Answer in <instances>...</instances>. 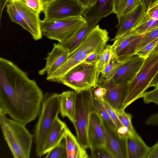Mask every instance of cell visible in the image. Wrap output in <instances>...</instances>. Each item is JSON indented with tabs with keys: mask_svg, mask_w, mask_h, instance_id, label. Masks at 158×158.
Returning <instances> with one entry per match:
<instances>
[{
	"mask_svg": "<svg viewBox=\"0 0 158 158\" xmlns=\"http://www.w3.org/2000/svg\"><path fill=\"white\" fill-rule=\"evenodd\" d=\"M69 55L68 51L61 44L54 43L52 49L45 58V66L38 71L39 74H46V77L49 76L67 60Z\"/></svg>",
	"mask_w": 158,
	"mask_h": 158,
	"instance_id": "13",
	"label": "cell"
},
{
	"mask_svg": "<svg viewBox=\"0 0 158 158\" xmlns=\"http://www.w3.org/2000/svg\"><path fill=\"white\" fill-rule=\"evenodd\" d=\"M148 126H158V113L151 115L146 120Z\"/></svg>",
	"mask_w": 158,
	"mask_h": 158,
	"instance_id": "42",
	"label": "cell"
},
{
	"mask_svg": "<svg viewBox=\"0 0 158 158\" xmlns=\"http://www.w3.org/2000/svg\"><path fill=\"white\" fill-rule=\"evenodd\" d=\"M86 9L76 0H55L44 7L46 20L83 16Z\"/></svg>",
	"mask_w": 158,
	"mask_h": 158,
	"instance_id": "9",
	"label": "cell"
},
{
	"mask_svg": "<svg viewBox=\"0 0 158 158\" xmlns=\"http://www.w3.org/2000/svg\"><path fill=\"white\" fill-rule=\"evenodd\" d=\"M103 121L107 148L114 158H127L126 138Z\"/></svg>",
	"mask_w": 158,
	"mask_h": 158,
	"instance_id": "12",
	"label": "cell"
},
{
	"mask_svg": "<svg viewBox=\"0 0 158 158\" xmlns=\"http://www.w3.org/2000/svg\"><path fill=\"white\" fill-rule=\"evenodd\" d=\"M147 10L144 2H142L136 8L129 12L117 16L118 23L115 36L111 40L114 41L132 30L138 24Z\"/></svg>",
	"mask_w": 158,
	"mask_h": 158,
	"instance_id": "10",
	"label": "cell"
},
{
	"mask_svg": "<svg viewBox=\"0 0 158 158\" xmlns=\"http://www.w3.org/2000/svg\"><path fill=\"white\" fill-rule=\"evenodd\" d=\"M88 135L90 148L98 146H106L103 119L95 110L90 116Z\"/></svg>",
	"mask_w": 158,
	"mask_h": 158,
	"instance_id": "16",
	"label": "cell"
},
{
	"mask_svg": "<svg viewBox=\"0 0 158 158\" xmlns=\"http://www.w3.org/2000/svg\"><path fill=\"white\" fill-rule=\"evenodd\" d=\"M127 158H145L148 147L139 136H129L126 138Z\"/></svg>",
	"mask_w": 158,
	"mask_h": 158,
	"instance_id": "21",
	"label": "cell"
},
{
	"mask_svg": "<svg viewBox=\"0 0 158 158\" xmlns=\"http://www.w3.org/2000/svg\"><path fill=\"white\" fill-rule=\"evenodd\" d=\"M17 10L22 16L31 31V35L35 40L42 38L41 20L39 13L34 11L18 0H11Z\"/></svg>",
	"mask_w": 158,
	"mask_h": 158,
	"instance_id": "14",
	"label": "cell"
},
{
	"mask_svg": "<svg viewBox=\"0 0 158 158\" xmlns=\"http://www.w3.org/2000/svg\"><path fill=\"white\" fill-rule=\"evenodd\" d=\"M154 87L158 88V83L155 85Z\"/></svg>",
	"mask_w": 158,
	"mask_h": 158,
	"instance_id": "51",
	"label": "cell"
},
{
	"mask_svg": "<svg viewBox=\"0 0 158 158\" xmlns=\"http://www.w3.org/2000/svg\"><path fill=\"white\" fill-rule=\"evenodd\" d=\"M144 2L147 8V10L148 9L156 2L158 0H142Z\"/></svg>",
	"mask_w": 158,
	"mask_h": 158,
	"instance_id": "46",
	"label": "cell"
},
{
	"mask_svg": "<svg viewBox=\"0 0 158 158\" xmlns=\"http://www.w3.org/2000/svg\"><path fill=\"white\" fill-rule=\"evenodd\" d=\"M130 58L124 61H119L115 57H112L109 63L106 67L103 72L101 73L102 75L101 77L106 79L112 78L118 69L125 64Z\"/></svg>",
	"mask_w": 158,
	"mask_h": 158,
	"instance_id": "29",
	"label": "cell"
},
{
	"mask_svg": "<svg viewBox=\"0 0 158 158\" xmlns=\"http://www.w3.org/2000/svg\"><path fill=\"white\" fill-rule=\"evenodd\" d=\"M102 52L99 51H94L89 54L83 61L89 64L96 63L98 62L100 54Z\"/></svg>",
	"mask_w": 158,
	"mask_h": 158,
	"instance_id": "39",
	"label": "cell"
},
{
	"mask_svg": "<svg viewBox=\"0 0 158 158\" xmlns=\"http://www.w3.org/2000/svg\"><path fill=\"white\" fill-rule=\"evenodd\" d=\"M106 93V89L103 87L98 86L93 90L94 97L96 98L102 99Z\"/></svg>",
	"mask_w": 158,
	"mask_h": 158,
	"instance_id": "40",
	"label": "cell"
},
{
	"mask_svg": "<svg viewBox=\"0 0 158 158\" xmlns=\"http://www.w3.org/2000/svg\"><path fill=\"white\" fill-rule=\"evenodd\" d=\"M142 98L145 104L153 103L158 105V88H155L152 90L145 92Z\"/></svg>",
	"mask_w": 158,
	"mask_h": 158,
	"instance_id": "34",
	"label": "cell"
},
{
	"mask_svg": "<svg viewBox=\"0 0 158 158\" xmlns=\"http://www.w3.org/2000/svg\"><path fill=\"white\" fill-rule=\"evenodd\" d=\"M34 11L40 14L44 10L40 0H18Z\"/></svg>",
	"mask_w": 158,
	"mask_h": 158,
	"instance_id": "36",
	"label": "cell"
},
{
	"mask_svg": "<svg viewBox=\"0 0 158 158\" xmlns=\"http://www.w3.org/2000/svg\"><path fill=\"white\" fill-rule=\"evenodd\" d=\"M94 88L77 92L76 110L73 124L76 131L77 139L85 149L89 148L88 131L91 114L95 110L94 103Z\"/></svg>",
	"mask_w": 158,
	"mask_h": 158,
	"instance_id": "7",
	"label": "cell"
},
{
	"mask_svg": "<svg viewBox=\"0 0 158 158\" xmlns=\"http://www.w3.org/2000/svg\"><path fill=\"white\" fill-rule=\"evenodd\" d=\"M46 158H67L65 143L61 142L47 154Z\"/></svg>",
	"mask_w": 158,
	"mask_h": 158,
	"instance_id": "30",
	"label": "cell"
},
{
	"mask_svg": "<svg viewBox=\"0 0 158 158\" xmlns=\"http://www.w3.org/2000/svg\"><path fill=\"white\" fill-rule=\"evenodd\" d=\"M127 0H113L114 12L116 16L120 15Z\"/></svg>",
	"mask_w": 158,
	"mask_h": 158,
	"instance_id": "38",
	"label": "cell"
},
{
	"mask_svg": "<svg viewBox=\"0 0 158 158\" xmlns=\"http://www.w3.org/2000/svg\"><path fill=\"white\" fill-rule=\"evenodd\" d=\"M60 113L59 94L46 93L44 94L40 111L34 133L37 156H43V148L48 135Z\"/></svg>",
	"mask_w": 158,
	"mask_h": 158,
	"instance_id": "4",
	"label": "cell"
},
{
	"mask_svg": "<svg viewBox=\"0 0 158 158\" xmlns=\"http://www.w3.org/2000/svg\"><path fill=\"white\" fill-rule=\"evenodd\" d=\"M158 38V27L146 33L138 46L136 51Z\"/></svg>",
	"mask_w": 158,
	"mask_h": 158,
	"instance_id": "32",
	"label": "cell"
},
{
	"mask_svg": "<svg viewBox=\"0 0 158 158\" xmlns=\"http://www.w3.org/2000/svg\"><path fill=\"white\" fill-rule=\"evenodd\" d=\"M110 39L108 32L97 25L85 38L81 44L70 55L67 60L46 80L54 82L74 67L83 61L95 51L102 52Z\"/></svg>",
	"mask_w": 158,
	"mask_h": 158,
	"instance_id": "2",
	"label": "cell"
},
{
	"mask_svg": "<svg viewBox=\"0 0 158 158\" xmlns=\"http://www.w3.org/2000/svg\"><path fill=\"white\" fill-rule=\"evenodd\" d=\"M114 12L113 0H97L93 6L86 10L83 17L86 20L94 18L101 19Z\"/></svg>",
	"mask_w": 158,
	"mask_h": 158,
	"instance_id": "20",
	"label": "cell"
},
{
	"mask_svg": "<svg viewBox=\"0 0 158 158\" xmlns=\"http://www.w3.org/2000/svg\"><path fill=\"white\" fill-rule=\"evenodd\" d=\"M11 0H0V19L1 18V16L2 12L3 9L7 3H9Z\"/></svg>",
	"mask_w": 158,
	"mask_h": 158,
	"instance_id": "45",
	"label": "cell"
},
{
	"mask_svg": "<svg viewBox=\"0 0 158 158\" xmlns=\"http://www.w3.org/2000/svg\"><path fill=\"white\" fill-rule=\"evenodd\" d=\"M83 7L86 9L93 6L96 3L97 0H76Z\"/></svg>",
	"mask_w": 158,
	"mask_h": 158,
	"instance_id": "43",
	"label": "cell"
},
{
	"mask_svg": "<svg viewBox=\"0 0 158 158\" xmlns=\"http://www.w3.org/2000/svg\"><path fill=\"white\" fill-rule=\"evenodd\" d=\"M0 108V124L4 139L15 158H29L33 135L23 123L7 117Z\"/></svg>",
	"mask_w": 158,
	"mask_h": 158,
	"instance_id": "3",
	"label": "cell"
},
{
	"mask_svg": "<svg viewBox=\"0 0 158 158\" xmlns=\"http://www.w3.org/2000/svg\"><path fill=\"white\" fill-rule=\"evenodd\" d=\"M101 19L94 18L87 21L86 23L69 39L61 43L68 51L70 55L81 44L89 32Z\"/></svg>",
	"mask_w": 158,
	"mask_h": 158,
	"instance_id": "17",
	"label": "cell"
},
{
	"mask_svg": "<svg viewBox=\"0 0 158 158\" xmlns=\"http://www.w3.org/2000/svg\"><path fill=\"white\" fill-rule=\"evenodd\" d=\"M100 73L98 62L89 64L82 61L54 82L62 84L78 92L97 86Z\"/></svg>",
	"mask_w": 158,
	"mask_h": 158,
	"instance_id": "6",
	"label": "cell"
},
{
	"mask_svg": "<svg viewBox=\"0 0 158 158\" xmlns=\"http://www.w3.org/2000/svg\"><path fill=\"white\" fill-rule=\"evenodd\" d=\"M83 16L54 20H41L42 35L61 44L66 41L85 24Z\"/></svg>",
	"mask_w": 158,
	"mask_h": 158,
	"instance_id": "8",
	"label": "cell"
},
{
	"mask_svg": "<svg viewBox=\"0 0 158 158\" xmlns=\"http://www.w3.org/2000/svg\"><path fill=\"white\" fill-rule=\"evenodd\" d=\"M139 35L131 30L114 41L111 45L112 57L115 58L122 50Z\"/></svg>",
	"mask_w": 158,
	"mask_h": 158,
	"instance_id": "23",
	"label": "cell"
},
{
	"mask_svg": "<svg viewBox=\"0 0 158 158\" xmlns=\"http://www.w3.org/2000/svg\"><path fill=\"white\" fill-rule=\"evenodd\" d=\"M44 98L35 81L11 61L0 58V108L25 125L40 114Z\"/></svg>",
	"mask_w": 158,
	"mask_h": 158,
	"instance_id": "1",
	"label": "cell"
},
{
	"mask_svg": "<svg viewBox=\"0 0 158 158\" xmlns=\"http://www.w3.org/2000/svg\"><path fill=\"white\" fill-rule=\"evenodd\" d=\"M146 33L139 35L122 50L115 57L119 61H124L135 55L138 46L144 38Z\"/></svg>",
	"mask_w": 158,
	"mask_h": 158,
	"instance_id": "25",
	"label": "cell"
},
{
	"mask_svg": "<svg viewBox=\"0 0 158 158\" xmlns=\"http://www.w3.org/2000/svg\"><path fill=\"white\" fill-rule=\"evenodd\" d=\"M94 158H114L106 146H98L90 148Z\"/></svg>",
	"mask_w": 158,
	"mask_h": 158,
	"instance_id": "31",
	"label": "cell"
},
{
	"mask_svg": "<svg viewBox=\"0 0 158 158\" xmlns=\"http://www.w3.org/2000/svg\"><path fill=\"white\" fill-rule=\"evenodd\" d=\"M158 42V38L136 52L135 54L145 59L152 52Z\"/></svg>",
	"mask_w": 158,
	"mask_h": 158,
	"instance_id": "33",
	"label": "cell"
},
{
	"mask_svg": "<svg viewBox=\"0 0 158 158\" xmlns=\"http://www.w3.org/2000/svg\"><path fill=\"white\" fill-rule=\"evenodd\" d=\"M158 27V19L152 18L146 12L137 25L132 30L139 35L148 32Z\"/></svg>",
	"mask_w": 158,
	"mask_h": 158,
	"instance_id": "24",
	"label": "cell"
},
{
	"mask_svg": "<svg viewBox=\"0 0 158 158\" xmlns=\"http://www.w3.org/2000/svg\"><path fill=\"white\" fill-rule=\"evenodd\" d=\"M156 53H158V42H157L156 47L150 54Z\"/></svg>",
	"mask_w": 158,
	"mask_h": 158,
	"instance_id": "49",
	"label": "cell"
},
{
	"mask_svg": "<svg viewBox=\"0 0 158 158\" xmlns=\"http://www.w3.org/2000/svg\"><path fill=\"white\" fill-rule=\"evenodd\" d=\"M158 72V53L150 54L145 59L135 77L128 83L121 110H125L133 102L142 98Z\"/></svg>",
	"mask_w": 158,
	"mask_h": 158,
	"instance_id": "5",
	"label": "cell"
},
{
	"mask_svg": "<svg viewBox=\"0 0 158 158\" xmlns=\"http://www.w3.org/2000/svg\"><path fill=\"white\" fill-rule=\"evenodd\" d=\"M153 7H157L158 8V0L156 2L148 9V10L153 8Z\"/></svg>",
	"mask_w": 158,
	"mask_h": 158,
	"instance_id": "50",
	"label": "cell"
},
{
	"mask_svg": "<svg viewBox=\"0 0 158 158\" xmlns=\"http://www.w3.org/2000/svg\"><path fill=\"white\" fill-rule=\"evenodd\" d=\"M147 12L152 18L158 19V8L153 7L147 10Z\"/></svg>",
	"mask_w": 158,
	"mask_h": 158,
	"instance_id": "44",
	"label": "cell"
},
{
	"mask_svg": "<svg viewBox=\"0 0 158 158\" xmlns=\"http://www.w3.org/2000/svg\"><path fill=\"white\" fill-rule=\"evenodd\" d=\"M144 60L136 54L132 56L115 72L112 78L114 82L117 84L128 83L137 73Z\"/></svg>",
	"mask_w": 158,
	"mask_h": 158,
	"instance_id": "15",
	"label": "cell"
},
{
	"mask_svg": "<svg viewBox=\"0 0 158 158\" xmlns=\"http://www.w3.org/2000/svg\"><path fill=\"white\" fill-rule=\"evenodd\" d=\"M158 83V72L151 82L149 85V87H154Z\"/></svg>",
	"mask_w": 158,
	"mask_h": 158,
	"instance_id": "47",
	"label": "cell"
},
{
	"mask_svg": "<svg viewBox=\"0 0 158 158\" xmlns=\"http://www.w3.org/2000/svg\"><path fill=\"white\" fill-rule=\"evenodd\" d=\"M142 2V0H127L120 15L126 14L133 10Z\"/></svg>",
	"mask_w": 158,
	"mask_h": 158,
	"instance_id": "37",
	"label": "cell"
},
{
	"mask_svg": "<svg viewBox=\"0 0 158 158\" xmlns=\"http://www.w3.org/2000/svg\"><path fill=\"white\" fill-rule=\"evenodd\" d=\"M60 113L63 118L66 117L73 123L77 98L75 91L68 90L59 94Z\"/></svg>",
	"mask_w": 158,
	"mask_h": 158,
	"instance_id": "19",
	"label": "cell"
},
{
	"mask_svg": "<svg viewBox=\"0 0 158 158\" xmlns=\"http://www.w3.org/2000/svg\"><path fill=\"white\" fill-rule=\"evenodd\" d=\"M128 83L117 84L112 78L106 79L100 77L97 86L104 87L106 89L103 99L114 110H120L126 95Z\"/></svg>",
	"mask_w": 158,
	"mask_h": 158,
	"instance_id": "11",
	"label": "cell"
},
{
	"mask_svg": "<svg viewBox=\"0 0 158 158\" xmlns=\"http://www.w3.org/2000/svg\"><path fill=\"white\" fill-rule=\"evenodd\" d=\"M94 103L95 109L102 119L111 128L117 130L116 126L110 116L101 99L94 97Z\"/></svg>",
	"mask_w": 158,
	"mask_h": 158,
	"instance_id": "28",
	"label": "cell"
},
{
	"mask_svg": "<svg viewBox=\"0 0 158 158\" xmlns=\"http://www.w3.org/2000/svg\"><path fill=\"white\" fill-rule=\"evenodd\" d=\"M64 139L66 147L67 158H88L89 156L84 148L79 143L77 138L68 128Z\"/></svg>",
	"mask_w": 158,
	"mask_h": 158,
	"instance_id": "22",
	"label": "cell"
},
{
	"mask_svg": "<svg viewBox=\"0 0 158 158\" xmlns=\"http://www.w3.org/2000/svg\"><path fill=\"white\" fill-rule=\"evenodd\" d=\"M145 158H158V141L150 147Z\"/></svg>",
	"mask_w": 158,
	"mask_h": 158,
	"instance_id": "41",
	"label": "cell"
},
{
	"mask_svg": "<svg viewBox=\"0 0 158 158\" xmlns=\"http://www.w3.org/2000/svg\"><path fill=\"white\" fill-rule=\"evenodd\" d=\"M6 7L7 12L12 21L20 25L31 34V29L17 10L11 0L7 3Z\"/></svg>",
	"mask_w": 158,
	"mask_h": 158,
	"instance_id": "26",
	"label": "cell"
},
{
	"mask_svg": "<svg viewBox=\"0 0 158 158\" xmlns=\"http://www.w3.org/2000/svg\"><path fill=\"white\" fill-rule=\"evenodd\" d=\"M114 110L121 123L127 128L131 135L134 137L139 136L132 125V115L127 113L124 110Z\"/></svg>",
	"mask_w": 158,
	"mask_h": 158,
	"instance_id": "27",
	"label": "cell"
},
{
	"mask_svg": "<svg viewBox=\"0 0 158 158\" xmlns=\"http://www.w3.org/2000/svg\"><path fill=\"white\" fill-rule=\"evenodd\" d=\"M101 100L110 116L115 124L117 129L123 127V126L119 120L114 109L104 100Z\"/></svg>",
	"mask_w": 158,
	"mask_h": 158,
	"instance_id": "35",
	"label": "cell"
},
{
	"mask_svg": "<svg viewBox=\"0 0 158 158\" xmlns=\"http://www.w3.org/2000/svg\"><path fill=\"white\" fill-rule=\"evenodd\" d=\"M55 0H40L42 4L44 7Z\"/></svg>",
	"mask_w": 158,
	"mask_h": 158,
	"instance_id": "48",
	"label": "cell"
},
{
	"mask_svg": "<svg viewBox=\"0 0 158 158\" xmlns=\"http://www.w3.org/2000/svg\"><path fill=\"white\" fill-rule=\"evenodd\" d=\"M68 128L66 124L58 117L56 120L44 143L43 155L61 142Z\"/></svg>",
	"mask_w": 158,
	"mask_h": 158,
	"instance_id": "18",
	"label": "cell"
}]
</instances>
